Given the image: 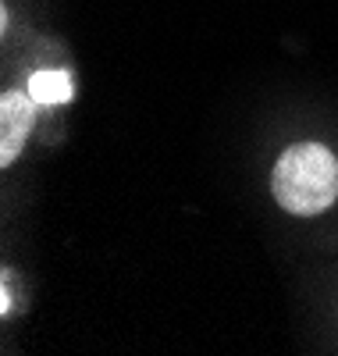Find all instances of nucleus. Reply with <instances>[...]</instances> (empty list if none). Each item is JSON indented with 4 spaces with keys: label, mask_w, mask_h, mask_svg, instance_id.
<instances>
[{
    "label": "nucleus",
    "mask_w": 338,
    "mask_h": 356,
    "mask_svg": "<svg viewBox=\"0 0 338 356\" xmlns=\"http://www.w3.org/2000/svg\"><path fill=\"white\" fill-rule=\"evenodd\" d=\"M29 93H33L36 104H68L72 100V75L68 72H36L33 79H29Z\"/></svg>",
    "instance_id": "obj_3"
},
{
    "label": "nucleus",
    "mask_w": 338,
    "mask_h": 356,
    "mask_svg": "<svg viewBox=\"0 0 338 356\" xmlns=\"http://www.w3.org/2000/svg\"><path fill=\"white\" fill-rule=\"evenodd\" d=\"M33 93H18V89H8L0 100V164H11L33 132Z\"/></svg>",
    "instance_id": "obj_2"
},
{
    "label": "nucleus",
    "mask_w": 338,
    "mask_h": 356,
    "mask_svg": "<svg viewBox=\"0 0 338 356\" xmlns=\"http://www.w3.org/2000/svg\"><path fill=\"white\" fill-rule=\"evenodd\" d=\"M274 200H278L289 214L310 218L321 214L338 196V161L321 143H299L282 154L274 168Z\"/></svg>",
    "instance_id": "obj_1"
}]
</instances>
